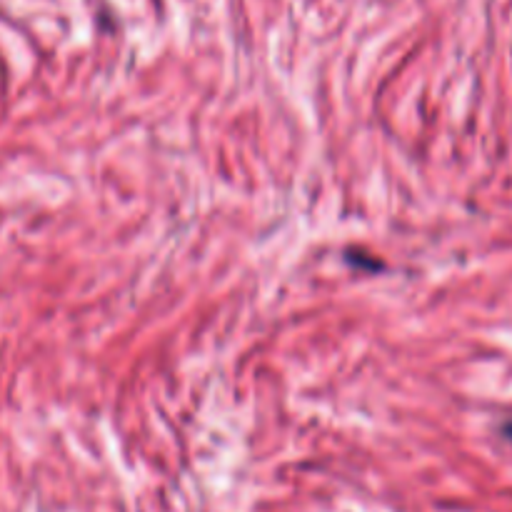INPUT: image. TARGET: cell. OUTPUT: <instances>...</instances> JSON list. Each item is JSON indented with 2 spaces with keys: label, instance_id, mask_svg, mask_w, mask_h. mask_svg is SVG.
I'll return each instance as SVG.
<instances>
[{
  "label": "cell",
  "instance_id": "6da1fadb",
  "mask_svg": "<svg viewBox=\"0 0 512 512\" xmlns=\"http://www.w3.org/2000/svg\"><path fill=\"white\" fill-rule=\"evenodd\" d=\"M503 433H505V438H508L510 443H512V423L505 425V428H503Z\"/></svg>",
  "mask_w": 512,
  "mask_h": 512
}]
</instances>
